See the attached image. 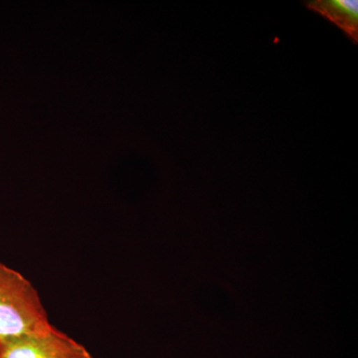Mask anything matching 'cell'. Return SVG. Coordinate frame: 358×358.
<instances>
[{"mask_svg":"<svg viewBox=\"0 0 358 358\" xmlns=\"http://www.w3.org/2000/svg\"><path fill=\"white\" fill-rule=\"evenodd\" d=\"M50 324L31 282L0 262V339L32 333Z\"/></svg>","mask_w":358,"mask_h":358,"instance_id":"1","label":"cell"},{"mask_svg":"<svg viewBox=\"0 0 358 358\" xmlns=\"http://www.w3.org/2000/svg\"><path fill=\"white\" fill-rule=\"evenodd\" d=\"M0 358H93L84 345L50 324L0 339Z\"/></svg>","mask_w":358,"mask_h":358,"instance_id":"2","label":"cell"},{"mask_svg":"<svg viewBox=\"0 0 358 358\" xmlns=\"http://www.w3.org/2000/svg\"><path fill=\"white\" fill-rule=\"evenodd\" d=\"M307 7L341 28L353 43H358L357 0H315L308 1Z\"/></svg>","mask_w":358,"mask_h":358,"instance_id":"3","label":"cell"}]
</instances>
